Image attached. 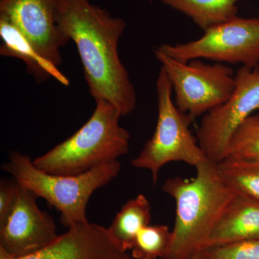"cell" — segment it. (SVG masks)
Here are the masks:
<instances>
[{"instance_id":"1","label":"cell","mask_w":259,"mask_h":259,"mask_svg":"<svg viewBox=\"0 0 259 259\" xmlns=\"http://www.w3.org/2000/svg\"><path fill=\"white\" fill-rule=\"evenodd\" d=\"M56 20L61 33L76 45L95 100H106L122 115L134 112L136 90L118 54L125 20L90 0H56Z\"/></svg>"},{"instance_id":"2","label":"cell","mask_w":259,"mask_h":259,"mask_svg":"<svg viewBox=\"0 0 259 259\" xmlns=\"http://www.w3.org/2000/svg\"><path fill=\"white\" fill-rule=\"evenodd\" d=\"M192 180L168 179L162 190L175 199L176 218L163 259H190L202 251L213 228L234 196L223 182L217 163L207 158L196 166Z\"/></svg>"},{"instance_id":"3","label":"cell","mask_w":259,"mask_h":259,"mask_svg":"<svg viewBox=\"0 0 259 259\" xmlns=\"http://www.w3.org/2000/svg\"><path fill=\"white\" fill-rule=\"evenodd\" d=\"M81 128L49 152L33 160L37 168L59 175H81L127 154L131 135L121 127L122 114L105 100Z\"/></svg>"},{"instance_id":"4","label":"cell","mask_w":259,"mask_h":259,"mask_svg":"<svg viewBox=\"0 0 259 259\" xmlns=\"http://www.w3.org/2000/svg\"><path fill=\"white\" fill-rule=\"evenodd\" d=\"M2 169L55 207L61 213L63 226L69 228L89 222L86 211L90 197L117 177L121 165L115 161L81 175H53L37 168L28 155L14 151L10 153Z\"/></svg>"},{"instance_id":"5","label":"cell","mask_w":259,"mask_h":259,"mask_svg":"<svg viewBox=\"0 0 259 259\" xmlns=\"http://www.w3.org/2000/svg\"><path fill=\"white\" fill-rule=\"evenodd\" d=\"M156 92L158 119L154 134L131 161L135 168L149 170L153 185L157 182L162 167L170 162H185L196 167L208 158L191 132L192 119L172 101L173 88L162 67Z\"/></svg>"},{"instance_id":"6","label":"cell","mask_w":259,"mask_h":259,"mask_svg":"<svg viewBox=\"0 0 259 259\" xmlns=\"http://www.w3.org/2000/svg\"><path fill=\"white\" fill-rule=\"evenodd\" d=\"M155 56L171 81L177 107L192 120L226 102L236 87L233 70L221 63L204 64L198 59L182 63L158 49Z\"/></svg>"},{"instance_id":"7","label":"cell","mask_w":259,"mask_h":259,"mask_svg":"<svg viewBox=\"0 0 259 259\" xmlns=\"http://www.w3.org/2000/svg\"><path fill=\"white\" fill-rule=\"evenodd\" d=\"M158 49L182 63L205 59L255 69L259 64V18L236 16L206 29L197 40L163 44Z\"/></svg>"},{"instance_id":"8","label":"cell","mask_w":259,"mask_h":259,"mask_svg":"<svg viewBox=\"0 0 259 259\" xmlns=\"http://www.w3.org/2000/svg\"><path fill=\"white\" fill-rule=\"evenodd\" d=\"M255 111H259V69L243 66L231 97L204 115L197 129V141L207 157L216 163L225 159L233 134Z\"/></svg>"},{"instance_id":"9","label":"cell","mask_w":259,"mask_h":259,"mask_svg":"<svg viewBox=\"0 0 259 259\" xmlns=\"http://www.w3.org/2000/svg\"><path fill=\"white\" fill-rule=\"evenodd\" d=\"M37 198L33 191L19 185L13 208L0 223V256H26L57 239L55 221L39 208Z\"/></svg>"},{"instance_id":"10","label":"cell","mask_w":259,"mask_h":259,"mask_svg":"<svg viewBox=\"0 0 259 259\" xmlns=\"http://www.w3.org/2000/svg\"><path fill=\"white\" fill-rule=\"evenodd\" d=\"M56 0H0V15L9 19L42 56L59 67L61 48L69 42L56 20Z\"/></svg>"},{"instance_id":"11","label":"cell","mask_w":259,"mask_h":259,"mask_svg":"<svg viewBox=\"0 0 259 259\" xmlns=\"http://www.w3.org/2000/svg\"><path fill=\"white\" fill-rule=\"evenodd\" d=\"M125 253L114 241L108 228L87 222L69 227L55 241L32 254L0 259H122Z\"/></svg>"},{"instance_id":"12","label":"cell","mask_w":259,"mask_h":259,"mask_svg":"<svg viewBox=\"0 0 259 259\" xmlns=\"http://www.w3.org/2000/svg\"><path fill=\"white\" fill-rule=\"evenodd\" d=\"M253 239H259V202L235 193L213 228L203 250Z\"/></svg>"},{"instance_id":"13","label":"cell","mask_w":259,"mask_h":259,"mask_svg":"<svg viewBox=\"0 0 259 259\" xmlns=\"http://www.w3.org/2000/svg\"><path fill=\"white\" fill-rule=\"evenodd\" d=\"M0 54L5 57L20 59L26 65L29 72L37 81L54 78L64 86H69V80L51 61L42 57L31 42L11 21L0 15Z\"/></svg>"},{"instance_id":"14","label":"cell","mask_w":259,"mask_h":259,"mask_svg":"<svg viewBox=\"0 0 259 259\" xmlns=\"http://www.w3.org/2000/svg\"><path fill=\"white\" fill-rule=\"evenodd\" d=\"M151 209L149 201L141 194L126 202L116 214L108 231L122 251L131 250L139 232L150 224Z\"/></svg>"},{"instance_id":"15","label":"cell","mask_w":259,"mask_h":259,"mask_svg":"<svg viewBox=\"0 0 259 259\" xmlns=\"http://www.w3.org/2000/svg\"><path fill=\"white\" fill-rule=\"evenodd\" d=\"M190 18L203 30L238 16L240 0H160Z\"/></svg>"},{"instance_id":"16","label":"cell","mask_w":259,"mask_h":259,"mask_svg":"<svg viewBox=\"0 0 259 259\" xmlns=\"http://www.w3.org/2000/svg\"><path fill=\"white\" fill-rule=\"evenodd\" d=\"M217 167L223 182L234 193L259 202V157L228 156Z\"/></svg>"},{"instance_id":"17","label":"cell","mask_w":259,"mask_h":259,"mask_svg":"<svg viewBox=\"0 0 259 259\" xmlns=\"http://www.w3.org/2000/svg\"><path fill=\"white\" fill-rule=\"evenodd\" d=\"M171 237L168 226L148 225L138 233L131 255L135 259H163L169 248Z\"/></svg>"},{"instance_id":"18","label":"cell","mask_w":259,"mask_h":259,"mask_svg":"<svg viewBox=\"0 0 259 259\" xmlns=\"http://www.w3.org/2000/svg\"><path fill=\"white\" fill-rule=\"evenodd\" d=\"M228 156L259 157V114L250 116L237 129L231 138Z\"/></svg>"},{"instance_id":"19","label":"cell","mask_w":259,"mask_h":259,"mask_svg":"<svg viewBox=\"0 0 259 259\" xmlns=\"http://www.w3.org/2000/svg\"><path fill=\"white\" fill-rule=\"evenodd\" d=\"M202 251L212 259H259V239L234 242Z\"/></svg>"},{"instance_id":"20","label":"cell","mask_w":259,"mask_h":259,"mask_svg":"<svg viewBox=\"0 0 259 259\" xmlns=\"http://www.w3.org/2000/svg\"><path fill=\"white\" fill-rule=\"evenodd\" d=\"M19 184L16 181H0V223H3L13 208Z\"/></svg>"},{"instance_id":"21","label":"cell","mask_w":259,"mask_h":259,"mask_svg":"<svg viewBox=\"0 0 259 259\" xmlns=\"http://www.w3.org/2000/svg\"><path fill=\"white\" fill-rule=\"evenodd\" d=\"M190 259H212L211 257H209L207 253H204V251L199 252L197 254L194 255L193 257H192Z\"/></svg>"},{"instance_id":"22","label":"cell","mask_w":259,"mask_h":259,"mask_svg":"<svg viewBox=\"0 0 259 259\" xmlns=\"http://www.w3.org/2000/svg\"><path fill=\"white\" fill-rule=\"evenodd\" d=\"M122 259H135L134 257L131 255H129L128 253H127V252L124 254L123 257H122Z\"/></svg>"}]
</instances>
